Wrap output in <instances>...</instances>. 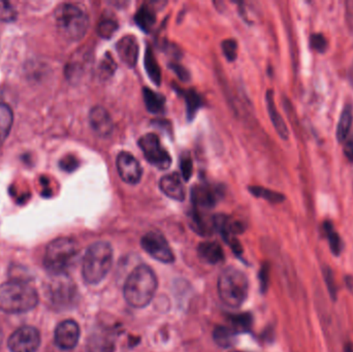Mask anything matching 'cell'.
Returning <instances> with one entry per match:
<instances>
[{
	"label": "cell",
	"instance_id": "1",
	"mask_svg": "<svg viewBox=\"0 0 353 352\" xmlns=\"http://www.w3.org/2000/svg\"><path fill=\"white\" fill-rule=\"evenodd\" d=\"M157 287L159 281L152 269L146 265H141L126 279L124 298L128 305L140 309L150 304L157 293Z\"/></svg>",
	"mask_w": 353,
	"mask_h": 352
},
{
	"label": "cell",
	"instance_id": "2",
	"mask_svg": "<svg viewBox=\"0 0 353 352\" xmlns=\"http://www.w3.org/2000/svg\"><path fill=\"white\" fill-rule=\"evenodd\" d=\"M37 303V291L24 281H10L0 285V310L4 313H25L35 308Z\"/></svg>",
	"mask_w": 353,
	"mask_h": 352
},
{
	"label": "cell",
	"instance_id": "3",
	"mask_svg": "<svg viewBox=\"0 0 353 352\" xmlns=\"http://www.w3.org/2000/svg\"><path fill=\"white\" fill-rule=\"evenodd\" d=\"M113 264V248L108 242L99 241L89 246L83 258L82 275L85 282L99 284L109 274Z\"/></svg>",
	"mask_w": 353,
	"mask_h": 352
},
{
	"label": "cell",
	"instance_id": "4",
	"mask_svg": "<svg viewBox=\"0 0 353 352\" xmlns=\"http://www.w3.org/2000/svg\"><path fill=\"white\" fill-rule=\"evenodd\" d=\"M217 289L218 295L224 305L236 309L241 307L248 297V279L242 271L230 267L220 274Z\"/></svg>",
	"mask_w": 353,
	"mask_h": 352
},
{
	"label": "cell",
	"instance_id": "5",
	"mask_svg": "<svg viewBox=\"0 0 353 352\" xmlns=\"http://www.w3.org/2000/svg\"><path fill=\"white\" fill-rule=\"evenodd\" d=\"M55 21L60 34L68 41H80L88 30V14L84 8L77 4L63 3L58 6Z\"/></svg>",
	"mask_w": 353,
	"mask_h": 352
},
{
	"label": "cell",
	"instance_id": "6",
	"mask_svg": "<svg viewBox=\"0 0 353 352\" xmlns=\"http://www.w3.org/2000/svg\"><path fill=\"white\" fill-rule=\"evenodd\" d=\"M78 253V244L74 239L58 238L48 245L43 262L47 270L55 276L65 275L74 265Z\"/></svg>",
	"mask_w": 353,
	"mask_h": 352
},
{
	"label": "cell",
	"instance_id": "7",
	"mask_svg": "<svg viewBox=\"0 0 353 352\" xmlns=\"http://www.w3.org/2000/svg\"><path fill=\"white\" fill-rule=\"evenodd\" d=\"M139 146L151 165L159 167V169H169L172 163L171 155L161 145V140L157 134H145L139 141Z\"/></svg>",
	"mask_w": 353,
	"mask_h": 352
},
{
	"label": "cell",
	"instance_id": "8",
	"mask_svg": "<svg viewBox=\"0 0 353 352\" xmlns=\"http://www.w3.org/2000/svg\"><path fill=\"white\" fill-rule=\"evenodd\" d=\"M141 244L143 249L157 262L163 264H172L175 262V254L169 242L161 234L150 231L142 238Z\"/></svg>",
	"mask_w": 353,
	"mask_h": 352
},
{
	"label": "cell",
	"instance_id": "9",
	"mask_svg": "<svg viewBox=\"0 0 353 352\" xmlns=\"http://www.w3.org/2000/svg\"><path fill=\"white\" fill-rule=\"evenodd\" d=\"M48 287V298L55 308H66L74 302L77 295L76 287L64 275L56 276Z\"/></svg>",
	"mask_w": 353,
	"mask_h": 352
},
{
	"label": "cell",
	"instance_id": "10",
	"mask_svg": "<svg viewBox=\"0 0 353 352\" xmlns=\"http://www.w3.org/2000/svg\"><path fill=\"white\" fill-rule=\"evenodd\" d=\"M41 345V334L33 327H22L12 333L8 346L12 352H35Z\"/></svg>",
	"mask_w": 353,
	"mask_h": 352
},
{
	"label": "cell",
	"instance_id": "11",
	"mask_svg": "<svg viewBox=\"0 0 353 352\" xmlns=\"http://www.w3.org/2000/svg\"><path fill=\"white\" fill-rule=\"evenodd\" d=\"M80 327L74 320H68L60 322L56 327L55 339L56 345L62 351H72L78 344L80 340Z\"/></svg>",
	"mask_w": 353,
	"mask_h": 352
},
{
	"label": "cell",
	"instance_id": "12",
	"mask_svg": "<svg viewBox=\"0 0 353 352\" xmlns=\"http://www.w3.org/2000/svg\"><path fill=\"white\" fill-rule=\"evenodd\" d=\"M117 169L120 177L128 184H137L142 179L140 163L130 153L121 152L117 157Z\"/></svg>",
	"mask_w": 353,
	"mask_h": 352
},
{
	"label": "cell",
	"instance_id": "13",
	"mask_svg": "<svg viewBox=\"0 0 353 352\" xmlns=\"http://www.w3.org/2000/svg\"><path fill=\"white\" fill-rule=\"evenodd\" d=\"M89 121L95 134L101 138L111 136L114 130L113 120L109 112L103 107H94L89 114Z\"/></svg>",
	"mask_w": 353,
	"mask_h": 352
},
{
	"label": "cell",
	"instance_id": "14",
	"mask_svg": "<svg viewBox=\"0 0 353 352\" xmlns=\"http://www.w3.org/2000/svg\"><path fill=\"white\" fill-rule=\"evenodd\" d=\"M116 49L120 59L126 65L130 68L136 65L139 57V43L134 35H125L122 37L116 45Z\"/></svg>",
	"mask_w": 353,
	"mask_h": 352
},
{
	"label": "cell",
	"instance_id": "15",
	"mask_svg": "<svg viewBox=\"0 0 353 352\" xmlns=\"http://www.w3.org/2000/svg\"><path fill=\"white\" fill-rule=\"evenodd\" d=\"M114 345L113 335L105 329H99L89 336L87 349L88 352H113Z\"/></svg>",
	"mask_w": 353,
	"mask_h": 352
},
{
	"label": "cell",
	"instance_id": "16",
	"mask_svg": "<svg viewBox=\"0 0 353 352\" xmlns=\"http://www.w3.org/2000/svg\"><path fill=\"white\" fill-rule=\"evenodd\" d=\"M161 191L175 200H183L185 198V188L180 175L176 173L170 174L161 178L159 181Z\"/></svg>",
	"mask_w": 353,
	"mask_h": 352
},
{
	"label": "cell",
	"instance_id": "17",
	"mask_svg": "<svg viewBox=\"0 0 353 352\" xmlns=\"http://www.w3.org/2000/svg\"><path fill=\"white\" fill-rule=\"evenodd\" d=\"M265 101H267L268 112H269L270 118H271L272 123L275 127L276 132L279 134L282 140L288 141L290 138V130L288 125L284 121L282 116L278 112L276 107L275 101H274L273 90H268L265 94Z\"/></svg>",
	"mask_w": 353,
	"mask_h": 352
},
{
	"label": "cell",
	"instance_id": "18",
	"mask_svg": "<svg viewBox=\"0 0 353 352\" xmlns=\"http://www.w3.org/2000/svg\"><path fill=\"white\" fill-rule=\"evenodd\" d=\"M192 203L196 210L213 208L217 203V194L210 186L197 185L192 188Z\"/></svg>",
	"mask_w": 353,
	"mask_h": 352
},
{
	"label": "cell",
	"instance_id": "19",
	"mask_svg": "<svg viewBox=\"0 0 353 352\" xmlns=\"http://www.w3.org/2000/svg\"><path fill=\"white\" fill-rule=\"evenodd\" d=\"M199 258L210 265H217L224 260V252L221 246L216 242H203L197 249Z\"/></svg>",
	"mask_w": 353,
	"mask_h": 352
},
{
	"label": "cell",
	"instance_id": "20",
	"mask_svg": "<svg viewBox=\"0 0 353 352\" xmlns=\"http://www.w3.org/2000/svg\"><path fill=\"white\" fill-rule=\"evenodd\" d=\"M353 122V109L352 103H346L342 110L340 115L339 122H338L337 132H336V138L340 144H343L348 138L350 130H352Z\"/></svg>",
	"mask_w": 353,
	"mask_h": 352
},
{
	"label": "cell",
	"instance_id": "21",
	"mask_svg": "<svg viewBox=\"0 0 353 352\" xmlns=\"http://www.w3.org/2000/svg\"><path fill=\"white\" fill-rule=\"evenodd\" d=\"M14 122V114L6 103L0 101V147L10 134Z\"/></svg>",
	"mask_w": 353,
	"mask_h": 352
},
{
	"label": "cell",
	"instance_id": "22",
	"mask_svg": "<svg viewBox=\"0 0 353 352\" xmlns=\"http://www.w3.org/2000/svg\"><path fill=\"white\" fill-rule=\"evenodd\" d=\"M143 95H144L145 105L149 112L153 114H159L163 112V107H165V97L159 93L154 92L149 88H145L143 90Z\"/></svg>",
	"mask_w": 353,
	"mask_h": 352
},
{
	"label": "cell",
	"instance_id": "23",
	"mask_svg": "<svg viewBox=\"0 0 353 352\" xmlns=\"http://www.w3.org/2000/svg\"><path fill=\"white\" fill-rule=\"evenodd\" d=\"M323 231L329 240L330 248L335 256H340L343 249V243L339 234L334 229L333 223L331 221H325L323 225Z\"/></svg>",
	"mask_w": 353,
	"mask_h": 352
},
{
	"label": "cell",
	"instance_id": "24",
	"mask_svg": "<svg viewBox=\"0 0 353 352\" xmlns=\"http://www.w3.org/2000/svg\"><path fill=\"white\" fill-rule=\"evenodd\" d=\"M137 24L139 25L142 30L149 32L154 26L155 21H157V17H155L154 12L152 8H148V6H142L137 12L136 17H134Z\"/></svg>",
	"mask_w": 353,
	"mask_h": 352
},
{
	"label": "cell",
	"instance_id": "25",
	"mask_svg": "<svg viewBox=\"0 0 353 352\" xmlns=\"http://www.w3.org/2000/svg\"><path fill=\"white\" fill-rule=\"evenodd\" d=\"M145 68H146L147 74L150 76L151 80L157 85L161 83V70L157 63V58L152 50L148 48L145 55Z\"/></svg>",
	"mask_w": 353,
	"mask_h": 352
},
{
	"label": "cell",
	"instance_id": "26",
	"mask_svg": "<svg viewBox=\"0 0 353 352\" xmlns=\"http://www.w3.org/2000/svg\"><path fill=\"white\" fill-rule=\"evenodd\" d=\"M236 333L232 330V328L228 327H217L214 331V340L216 344L223 349L232 346L234 343V338H236Z\"/></svg>",
	"mask_w": 353,
	"mask_h": 352
},
{
	"label": "cell",
	"instance_id": "27",
	"mask_svg": "<svg viewBox=\"0 0 353 352\" xmlns=\"http://www.w3.org/2000/svg\"><path fill=\"white\" fill-rule=\"evenodd\" d=\"M249 190H250L251 194H254L257 198H263V200H269L270 203H274V204H279V203L285 200V196L283 194L267 189V188L252 186V187L249 188Z\"/></svg>",
	"mask_w": 353,
	"mask_h": 352
},
{
	"label": "cell",
	"instance_id": "28",
	"mask_svg": "<svg viewBox=\"0 0 353 352\" xmlns=\"http://www.w3.org/2000/svg\"><path fill=\"white\" fill-rule=\"evenodd\" d=\"M117 29L118 24L114 19L103 18L99 23L97 32H99V37H103V39H110L113 37Z\"/></svg>",
	"mask_w": 353,
	"mask_h": 352
},
{
	"label": "cell",
	"instance_id": "29",
	"mask_svg": "<svg viewBox=\"0 0 353 352\" xmlns=\"http://www.w3.org/2000/svg\"><path fill=\"white\" fill-rule=\"evenodd\" d=\"M310 48L317 53H325L329 48V41L323 33H312L309 39Z\"/></svg>",
	"mask_w": 353,
	"mask_h": 352
},
{
	"label": "cell",
	"instance_id": "30",
	"mask_svg": "<svg viewBox=\"0 0 353 352\" xmlns=\"http://www.w3.org/2000/svg\"><path fill=\"white\" fill-rule=\"evenodd\" d=\"M185 99H186L187 116L189 118L194 117L195 113L201 105V97L194 91H189L185 94Z\"/></svg>",
	"mask_w": 353,
	"mask_h": 352
},
{
	"label": "cell",
	"instance_id": "31",
	"mask_svg": "<svg viewBox=\"0 0 353 352\" xmlns=\"http://www.w3.org/2000/svg\"><path fill=\"white\" fill-rule=\"evenodd\" d=\"M323 273L330 296L334 301H336V299H337V287H336L335 275H334L333 271L330 267H325Z\"/></svg>",
	"mask_w": 353,
	"mask_h": 352
},
{
	"label": "cell",
	"instance_id": "32",
	"mask_svg": "<svg viewBox=\"0 0 353 352\" xmlns=\"http://www.w3.org/2000/svg\"><path fill=\"white\" fill-rule=\"evenodd\" d=\"M17 19V12L10 2L0 1V21L12 22Z\"/></svg>",
	"mask_w": 353,
	"mask_h": 352
},
{
	"label": "cell",
	"instance_id": "33",
	"mask_svg": "<svg viewBox=\"0 0 353 352\" xmlns=\"http://www.w3.org/2000/svg\"><path fill=\"white\" fill-rule=\"evenodd\" d=\"M222 50H223L224 55L228 61H234L236 60V54H238V45L234 39H226L222 43Z\"/></svg>",
	"mask_w": 353,
	"mask_h": 352
},
{
	"label": "cell",
	"instance_id": "34",
	"mask_svg": "<svg viewBox=\"0 0 353 352\" xmlns=\"http://www.w3.org/2000/svg\"><path fill=\"white\" fill-rule=\"evenodd\" d=\"M232 329L234 332H244L250 328L251 320L248 315H239L232 318Z\"/></svg>",
	"mask_w": 353,
	"mask_h": 352
},
{
	"label": "cell",
	"instance_id": "35",
	"mask_svg": "<svg viewBox=\"0 0 353 352\" xmlns=\"http://www.w3.org/2000/svg\"><path fill=\"white\" fill-rule=\"evenodd\" d=\"M192 169V161H191L190 156L183 155L182 158H181V171H182L185 181H188L190 179Z\"/></svg>",
	"mask_w": 353,
	"mask_h": 352
},
{
	"label": "cell",
	"instance_id": "36",
	"mask_svg": "<svg viewBox=\"0 0 353 352\" xmlns=\"http://www.w3.org/2000/svg\"><path fill=\"white\" fill-rule=\"evenodd\" d=\"M79 163L77 161V158H74V156H66L60 161V167H61L63 171L70 172L74 171V169L78 167Z\"/></svg>",
	"mask_w": 353,
	"mask_h": 352
},
{
	"label": "cell",
	"instance_id": "37",
	"mask_svg": "<svg viewBox=\"0 0 353 352\" xmlns=\"http://www.w3.org/2000/svg\"><path fill=\"white\" fill-rule=\"evenodd\" d=\"M115 68L116 64L114 60L112 59V57H105V59L103 60L101 65V74H103V76H112Z\"/></svg>",
	"mask_w": 353,
	"mask_h": 352
},
{
	"label": "cell",
	"instance_id": "38",
	"mask_svg": "<svg viewBox=\"0 0 353 352\" xmlns=\"http://www.w3.org/2000/svg\"><path fill=\"white\" fill-rule=\"evenodd\" d=\"M343 144L344 155H345L346 158H347L350 163H353V138H348Z\"/></svg>",
	"mask_w": 353,
	"mask_h": 352
},
{
	"label": "cell",
	"instance_id": "39",
	"mask_svg": "<svg viewBox=\"0 0 353 352\" xmlns=\"http://www.w3.org/2000/svg\"><path fill=\"white\" fill-rule=\"evenodd\" d=\"M172 68H173L176 74H178L182 80H187V79H188V72H186V70H183V68H181L180 65H173Z\"/></svg>",
	"mask_w": 353,
	"mask_h": 352
},
{
	"label": "cell",
	"instance_id": "40",
	"mask_svg": "<svg viewBox=\"0 0 353 352\" xmlns=\"http://www.w3.org/2000/svg\"><path fill=\"white\" fill-rule=\"evenodd\" d=\"M261 287H267L268 285V270L267 268H263V272H261Z\"/></svg>",
	"mask_w": 353,
	"mask_h": 352
},
{
	"label": "cell",
	"instance_id": "41",
	"mask_svg": "<svg viewBox=\"0 0 353 352\" xmlns=\"http://www.w3.org/2000/svg\"><path fill=\"white\" fill-rule=\"evenodd\" d=\"M345 283L347 289H350V293L353 295V276H350V275H347L345 276Z\"/></svg>",
	"mask_w": 353,
	"mask_h": 352
},
{
	"label": "cell",
	"instance_id": "42",
	"mask_svg": "<svg viewBox=\"0 0 353 352\" xmlns=\"http://www.w3.org/2000/svg\"><path fill=\"white\" fill-rule=\"evenodd\" d=\"M2 339H3V333H2L1 327H0V344H1Z\"/></svg>",
	"mask_w": 353,
	"mask_h": 352
},
{
	"label": "cell",
	"instance_id": "43",
	"mask_svg": "<svg viewBox=\"0 0 353 352\" xmlns=\"http://www.w3.org/2000/svg\"><path fill=\"white\" fill-rule=\"evenodd\" d=\"M232 352H239V351H232Z\"/></svg>",
	"mask_w": 353,
	"mask_h": 352
}]
</instances>
